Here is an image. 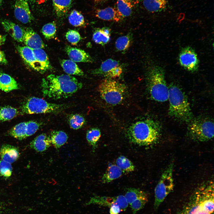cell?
Returning <instances> with one entry per match:
<instances>
[{
  "label": "cell",
  "mask_w": 214,
  "mask_h": 214,
  "mask_svg": "<svg viewBox=\"0 0 214 214\" xmlns=\"http://www.w3.org/2000/svg\"><path fill=\"white\" fill-rule=\"evenodd\" d=\"M41 91L46 97L58 100L71 96L82 87V84L70 75L51 74L42 79Z\"/></svg>",
  "instance_id": "6da1fadb"
},
{
  "label": "cell",
  "mask_w": 214,
  "mask_h": 214,
  "mask_svg": "<svg viewBox=\"0 0 214 214\" xmlns=\"http://www.w3.org/2000/svg\"><path fill=\"white\" fill-rule=\"evenodd\" d=\"M161 127L152 119L147 118L132 124L126 132L129 140L140 146H148L157 143L160 136Z\"/></svg>",
  "instance_id": "7a4b0ae2"
},
{
  "label": "cell",
  "mask_w": 214,
  "mask_h": 214,
  "mask_svg": "<svg viewBox=\"0 0 214 214\" xmlns=\"http://www.w3.org/2000/svg\"><path fill=\"white\" fill-rule=\"evenodd\" d=\"M214 210V183L209 181L199 187L189 202L178 214H213Z\"/></svg>",
  "instance_id": "3957f363"
},
{
  "label": "cell",
  "mask_w": 214,
  "mask_h": 214,
  "mask_svg": "<svg viewBox=\"0 0 214 214\" xmlns=\"http://www.w3.org/2000/svg\"><path fill=\"white\" fill-rule=\"evenodd\" d=\"M168 87L169 115L180 121L189 123L193 117L186 95L175 84H171Z\"/></svg>",
  "instance_id": "277c9868"
},
{
  "label": "cell",
  "mask_w": 214,
  "mask_h": 214,
  "mask_svg": "<svg viewBox=\"0 0 214 214\" xmlns=\"http://www.w3.org/2000/svg\"><path fill=\"white\" fill-rule=\"evenodd\" d=\"M146 76L147 89L150 97L158 102L167 101L169 87L163 69L157 65L152 66L148 69Z\"/></svg>",
  "instance_id": "5b68a950"
},
{
  "label": "cell",
  "mask_w": 214,
  "mask_h": 214,
  "mask_svg": "<svg viewBox=\"0 0 214 214\" xmlns=\"http://www.w3.org/2000/svg\"><path fill=\"white\" fill-rule=\"evenodd\" d=\"M102 98L108 104L115 105L121 103L125 98L127 87L123 84L111 79L103 80L98 86Z\"/></svg>",
  "instance_id": "8992f818"
},
{
  "label": "cell",
  "mask_w": 214,
  "mask_h": 214,
  "mask_svg": "<svg viewBox=\"0 0 214 214\" xmlns=\"http://www.w3.org/2000/svg\"><path fill=\"white\" fill-rule=\"evenodd\" d=\"M67 107L66 105L49 103L42 98L32 97L27 100L21 109L23 114L57 113L62 111Z\"/></svg>",
  "instance_id": "52a82bcc"
},
{
  "label": "cell",
  "mask_w": 214,
  "mask_h": 214,
  "mask_svg": "<svg viewBox=\"0 0 214 214\" xmlns=\"http://www.w3.org/2000/svg\"><path fill=\"white\" fill-rule=\"evenodd\" d=\"M188 134L190 138L196 141L204 142L214 136V123L207 118H194L189 123Z\"/></svg>",
  "instance_id": "ba28073f"
},
{
  "label": "cell",
  "mask_w": 214,
  "mask_h": 214,
  "mask_svg": "<svg viewBox=\"0 0 214 214\" xmlns=\"http://www.w3.org/2000/svg\"><path fill=\"white\" fill-rule=\"evenodd\" d=\"M173 164L171 163L164 170L155 189L154 207L157 209L167 195L173 190Z\"/></svg>",
  "instance_id": "9c48e42d"
},
{
  "label": "cell",
  "mask_w": 214,
  "mask_h": 214,
  "mask_svg": "<svg viewBox=\"0 0 214 214\" xmlns=\"http://www.w3.org/2000/svg\"><path fill=\"white\" fill-rule=\"evenodd\" d=\"M122 72V67L119 62L109 59L103 62L99 68L92 70L91 73L95 75L111 79L119 77Z\"/></svg>",
  "instance_id": "30bf717a"
},
{
  "label": "cell",
  "mask_w": 214,
  "mask_h": 214,
  "mask_svg": "<svg viewBox=\"0 0 214 214\" xmlns=\"http://www.w3.org/2000/svg\"><path fill=\"white\" fill-rule=\"evenodd\" d=\"M181 65L186 70L191 72L197 70L199 64L197 55L191 48L187 47L181 51L179 56Z\"/></svg>",
  "instance_id": "8fae6325"
},
{
  "label": "cell",
  "mask_w": 214,
  "mask_h": 214,
  "mask_svg": "<svg viewBox=\"0 0 214 214\" xmlns=\"http://www.w3.org/2000/svg\"><path fill=\"white\" fill-rule=\"evenodd\" d=\"M91 204L109 207L117 204L120 207L122 211L126 210L128 205L124 196L122 195L114 197L95 196L91 198L86 204Z\"/></svg>",
  "instance_id": "7c38bea8"
},
{
  "label": "cell",
  "mask_w": 214,
  "mask_h": 214,
  "mask_svg": "<svg viewBox=\"0 0 214 214\" xmlns=\"http://www.w3.org/2000/svg\"><path fill=\"white\" fill-rule=\"evenodd\" d=\"M14 14L15 18L23 23H30L34 19L27 0H15Z\"/></svg>",
  "instance_id": "4fadbf2b"
},
{
  "label": "cell",
  "mask_w": 214,
  "mask_h": 214,
  "mask_svg": "<svg viewBox=\"0 0 214 214\" xmlns=\"http://www.w3.org/2000/svg\"><path fill=\"white\" fill-rule=\"evenodd\" d=\"M23 42L32 49L43 48L45 45L40 36L30 28L24 29Z\"/></svg>",
  "instance_id": "5bb4252c"
},
{
  "label": "cell",
  "mask_w": 214,
  "mask_h": 214,
  "mask_svg": "<svg viewBox=\"0 0 214 214\" xmlns=\"http://www.w3.org/2000/svg\"><path fill=\"white\" fill-rule=\"evenodd\" d=\"M18 50L24 62L34 70L42 73L40 67L36 60L32 49L26 46H18Z\"/></svg>",
  "instance_id": "9a60e30c"
},
{
  "label": "cell",
  "mask_w": 214,
  "mask_h": 214,
  "mask_svg": "<svg viewBox=\"0 0 214 214\" xmlns=\"http://www.w3.org/2000/svg\"><path fill=\"white\" fill-rule=\"evenodd\" d=\"M4 29L15 40L23 42L24 29L11 21L5 19L1 22Z\"/></svg>",
  "instance_id": "2e32d148"
},
{
  "label": "cell",
  "mask_w": 214,
  "mask_h": 214,
  "mask_svg": "<svg viewBox=\"0 0 214 214\" xmlns=\"http://www.w3.org/2000/svg\"><path fill=\"white\" fill-rule=\"evenodd\" d=\"M65 50L70 60L75 62H92L93 59L84 50L67 45Z\"/></svg>",
  "instance_id": "e0dca14e"
},
{
  "label": "cell",
  "mask_w": 214,
  "mask_h": 214,
  "mask_svg": "<svg viewBox=\"0 0 214 214\" xmlns=\"http://www.w3.org/2000/svg\"><path fill=\"white\" fill-rule=\"evenodd\" d=\"M95 16L99 19L106 21L118 22L123 18L116 8L111 7L97 9Z\"/></svg>",
  "instance_id": "ac0fdd59"
},
{
  "label": "cell",
  "mask_w": 214,
  "mask_h": 214,
  "mask_svg": "<svg viewBox=\"0 0 214 214\" xmlns=\"http://www.w3.org/2000/svg\"><path fill=\"white\" fill-rule=\"evenodd\" d=\"M18 149L16 147L4 144L0 148V157L4 161L12 163L15 161L19 157Z\"/></svg>",
  "instance_id": "d6986e66"
},
{
  "label": "cell",
  "mask_w": 214,
  "mask_h": 214,
  "mask_svg": "<svg viewBox=\"0 0 214 214\" xmlns=\"http://www.w3.org/2000/svg\"><path fill=\"white\" fill-rule=\"evenodd\" d=\"M51 143L49 136L42 133L35 137L30 143V147L38 152H44L51 146Z\"/></svg>",
  "instance_id": "ffe728a7"
},
{
  "label": "cell",
  "mask_w": 214,
  "mask_h": 214,
  "mask_svg": "<svg viewBox=\"0 0 214 214\" xmlns=\"http://www.w3.org/2000/svg\"><path fill=\"white\" fill-rule=\"evenodd\" d=\"M139 0H117V9L123 18L130 16Z\"/></svg>",
  "instance_id": "44dd1931"
},
{
  "label": "cell",
  "mask_w": 214,
  "mask_h": 214,
  "mask_svg": "<svg viewBox=\"0 0 214 214\" xmlns=\"http://www.w3.org/2000/svg\"><path fill=\"white\" fill-rule=\"evenodd\" d=\"M145 9L152 13H158L165 11L169 5V0H143Z\"/></svg>",
  "instance_id": "7402d4cb"
},
{
  "label": "cell",
  "mask_w": 214,
  "mask_h": 214,
  "mask_svg": "<svg viewBox=\"0 0 214 214\" xmlns=\"http://www.w3.org/2000/svg\"><path fill=\"white\" fill-rule=\"evenodd\" d=\"M111 31V29L107 27L96 29L92 35L93 41L101 45L106 44L110 40Z\"/></svg>",
  "instance_id": "603a6c76"
},
{
  "label": "cell",
  "mask_w": 214,
  "mask_h": 214,
  "mask_svg": "<svg viewBox=\"0 0 214 214\" xmlns=\"http://www.w3.org/2000/svg\"><path fill=\"white\" fill-rule=\"evenodd\" d=\"M53 6L56 16L64 17L71 7L72 0H52Z\"/></svg>",
  "instance_id": "cb8c5ba5"
},
{
  "label": "cell",
  "mask_w": 214,
  "mask_h": 214,
  "mask_svg": "<svg viewBox=\"0 0 214 214\" xmlns=\"http://www.w3.org/2000/svg\"><path fill=\"white\" fill-rule=\"evenodd\" d=\"M122 171L116 165L109 163L107 169L101 179L104 183H109L120 177L122 175Z\"/></svg>",
  "instance_id": "d4e9b609"
},
{
  "label": "cell",
  "mask_w": 214,
  "mask_h": 214,
  "mask_svg": "<svg viewBox=\"0 0 214 214\" xmlns=\"http://www.w3.org/2000/svg\"><path fill=\"white\" fill-rule=\"evenodd\" d=\"M32 50L36 60L40 67L42 73L51 69L52 67L45 52L42 48Z\"/></svg>",
  "instance_id": "484cf974"
},
{
  "label": "cell",
  "mask_w": 214,
  "mask_h": 214,
  "mask_svg": "<svg viewBox=\"0 0 214 214\" xmlns=\"http://www.w3.org/2000/svg\"><path fill=\"white\" fill-rule=\"evenodd\" d=\"M29 121L20 123L14 127L10 131V135L20 140L26 137L29 130Z\"/></svg>",
  "instance_id": "4316f807"
},
{
  "label": "cell",
  "mask_w": 214,
  "mask_h": 214,
  "mask_svg": "<svg viewBox=\"0 0 214 214\" xmlns=\"http://www.w3.org/2000/svg\"><path fill=\"white\" fill-rule=\"evenodd\" d=\"M18 89L15 80L5 73L0 74V89L5 92H9Z\"/></svg>",
  "instance_id": "83f0119b"
},
{
  "label": "cell",
  "mask_w": 214,
  "mask_h": 214,
  "mask_svg": "<svg viewBox=\"0 0 214 214\" xmlns=\"http://www.w3.org/2000/svg\"><path fill=\"white\" fill-rule=\"evenodd\" d=\"M60 64L64 72L69 74L83 76L82 70L74 61L70 59H63L60 61Z\"/></svg>",
  "instance_id": "f1b7e54d"
},
{
  "label": "cell",
  "mask_w": 214,
  "mask_h": 214,
  "mask_svg": "<svg viewBox=\"0 0 214 214\" xmlns=\"http://www.w3.org/2000/svg\"><path fill=\"white\" fill-rule=\"evenodd\" d=\"M49 136L51 144L56 149L59 148L64 144L68 138L67 134L62 130L53 131Z\"/></svg>",
  "instance_id": "f546056e"
},
{
  "label": "cell",
  "mask_w": 214,
  "mask_h": 214,
  "mask_svg": "<svg viewBox=\"0 0 214 214\" xmlns=\"http://www.w3.org/2000/svg\"><path fill=\"white\" fill-rule=\"evenodd\" d=\"M132 39L130 34L118 37L115 43L116 49L122 52L125 51L130 47L132 43Z\"/></svg>",
  "instance_id": "4dcf8cb0"
},
{
  "label": "cell",
  "mask_w": 214,
  "mask_h": 214,
  "mask_svg": "<svg viewBox=\"0 0 214 214\" xmlns=\"http://www.w3.org/2000/svg\"><path fill=\"white\" fill-rule=\"evenodd\" d=\"M116 165L123 173H128L135 170V166L132 162L124 156L121 155L117 159Z\"/></svg>",
  "instance_id": "1f68e13d"
},
{
  "label": "cell",
  "mask_w": 214,
  "mask_h": 214,
  "mask_svg": "<svg viewBox=\"0 0 214 214\" xmlns=\"http://www.w3.org/2000/svg\"><path fill=\"white\" fill-rule=\"evenodd\" d=\"M101 135L100 130L94 128L87 130L86 133V139L89 144L95 149Z\"/></svg>",
  "instance_id": "d6a6232c"
},
{
  "label": "cell",
  "mask_w": 214,
  "mask_h": 214,
  "mask_svg": "<svg viewBox=\"0 0 214 214\" xmlns=\"http://www.w3.org/2000/svg\"><path fill=\"white\" fill-rule=\"evenodd\" d=\"M18 114L17 110L10 106L0 108V121H4L12 119Z\"/></svg>",
  "instance_id": "836d02e7"
},
{
  "label": "cell",
  "mask_w": 214,
  "mask_h": 214,
  "mask_svg": "<svg viewBox=\"0 0 214 214\" xmlns=\"http://www.w3.org/2000/svg\"><path fill=\"white\" fill-rule=\"evenodd\" d=\"M70 23L75 27L84 26L85 24L84 18L82 14L78 11L73 10L68 16Z\"/></svg>",
  "instance_id": "e575fe53"
},
{
  "label": "cell",
  "mask_w": 214,
  "mask_h": 214,
  "mask_svg": "<svg viewBox=\"0 0 214 214\" xmlns=\"http://www.w3.org/2000/svg\"><path fill=\"white\" fill-rule=\"evenodd\" d=\"M68 122L71 128L77 130L81 128L85 123L84 117L79 114L71 115L69 117Z\"/></svg>",
  "instance_id": "d590c367"
},
{
  "label": "cell",
  "mask_w": 214,
  "mask_h": 214,
  "mask_svg": "<svg viewBox=\"0 0 214 214\" xmlns=\"http://www.w3.org/2000/svg\"><path fill=\"white\" fill-rule=\"evenodd\" d=\"M146 193L139 189L130 188L128 189L124 196L128 204H130L136 199Z\"/></svg>",
  "instance_id": "8d00e7d4"
},
{
  "label": "cell",
  "mask_w": 214,
  "mask_h": 214,
  "mask_svg": "<svg viewBox=\"0 0 214 214\" xmlns=\"http://www.w3.org/2000/svg\"><path fill=\"white\" fill-rule=\"evenodd\" d=\"M148 200V195L146 193L137 198L131 203L130 205L133 213L135 214L137 211L142 209L147 202Z\"/></svg>",
  "instance_id": "74e56055"
},
{
  "label": "cell",
  "mask_w": 214,
  "mask_h": 214,
  "mask_svg": "<svg viewBox=\"0 0 214 214\" xmlns=\"http://www.w3.org/2000/svg\"><path fill=\"white\" fill-rule=\"evenodd\" d=\"M43 34L47 39H50L54 37L56 32V26L54 22H50L45 24L42 29Z\"/></svg>",
  "instance_id": "f35d334b"
},
{
  "label": "cell",
  "mask_w": 214,
  "mask_h": 214,
  "mask_svg": "<svg viewBox=\"0 0 214 214\" xmlns=\"http://www.w3.org/2000/svg\"><path fill=\"white\" fill-rule=\"evenodd\" d=\"M12 169L10 163L0 160V176L7 178L10 177L12 174Z\"/></svg>",
  "instance_id": "ab89813d"
},
{
  "label": "cell",
  "mask_w": 214,
  "mask_h": 214,
  "mask_svg": "<svg viewBox=\"0 0 214 214\" xmlns=\"http://www.w3.org/2000/svg\"><path fill=\"white\" fill-rule=\"evenodd\" d=\"M65 36L67 40L73 45H77L81 39L79 32L73 30L68 31L66 33Z\"/></svg>",
  "instance_id": "60d3db41"
},
{
  "label": "cell",
  "mask_w": 214,
  "mask_h": 214,
  "mask_svg": "<svg viewBox=\"0 0 214 214\" xmlns=\"http://www.w3.org/2000/svg\"><path fill=\"white\" fill-rule=\"evenodd\" d=\"M109 208L110 214H119L122 211L120 207L117 204L112 205Z\"/></svg>",
  "instance_id": "b9f144b4"
},
{
  "label": "cell",
  "mask_w": 214,
  "mask_h": 214,
  "mask_svg": "<svg viewBox=\"0 0 214 214\" xmlns=\"http://www.w3.org/2000/svg\"><path fill=\"white\" fill-rule=\"evenodd\" d=\"M7 62L4 52L0 50V64H6Z\"/></svg>",
  "instance_id": "7bdbcfd3"
},
{
  "label": "cell",
  "mask_w": 214,
  "mask_h": 214,
  "mask_svg": "<svg viewBox=\"0 0 214 214\" xmlns=\"http://www.w3.org/2000/svg\"><path fill=\"white\" fill-rule=\"evenodd\" d=\"M7 209L5 204L0 202V214H2L6 212Z\"/></svg>",
  "instance_id": "ee69618b"
},
{
  "label": "cell",
  "mask_w": 214,
  "mask_h": 214,
  "mask_svg": "<svg viewBox=\"0 0 214 214\" xmlns=\"http://www.w3.org/2000/svg\"><path fill=\"white\" fill-rule=\"evenodd\" d=\"M6 35L0 34V46L4 44L6 40Z\"/></svg>",
  "instance_id": "f6af8a7d"
},
{
  "label": "cell",
  "mask_w": 214,
  "mask_h": 214,
  "mask_svg": "<svg viewBox=\"0 0 214 214\" xmlns=\"http://www.w3.org/2000/svg\"><path fill=\"white\" fill-rule=\"evenodd\" d=\"M96 4H98L102 3L106 1L107 0H93Z\"/></svg>",
  "instance_id": "bcb514c9"
},
{
  "label": "cell",
  "mask_w": 214,
  "mask_h": 214,
  "mask_svg": "<svg viewBox=\"0 0 214 214\" xmlns=\"http://www.w3.org/2000/svg\"><path fill=\"white\" fill-rule=\"evenodd\" d=\"M4 1V0H0V8L1 7Z\"/></svg>",
  "instance_id": "7dc6e473"
},
{
  "label": "cell",
  "mask_w": 214,
  "mask_h": 214,
  "mask_svg": "<svg viewBox=\"0 0 214 214\" xmlns=\"http://www.w3.org/2000/svg\"><path fill=\"white\" fill-rule=\"evenodd\" d=\"M40 0H32V3H34L36 1H40Z\"/></svg>",
  "instance_id": "c3c4849f"
},
{
  "label": "cell",
  "mask_w": 214,
  "mask_h": 214,
  "mask_svg": "<svg viewBox=\"0 0 214 214\" xmlns=\"http://www.w3.org/2000/svg\"><path fill=\"white\" fill-rule=\"evenodd\" d=\"M28 2H29L30 3H32V0H27Z\"/></svg>",
  "instance_id": "681fc988"
}]
</instances>
